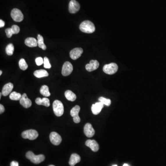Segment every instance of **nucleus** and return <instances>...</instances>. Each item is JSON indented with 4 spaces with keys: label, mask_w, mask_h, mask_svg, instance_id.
I'll return each mask as SVG.
<instances>
[{
    "label": "nucleus",
    "mask_w": 166,
    "mask_h": 166,
    "mask_svg": "<svg viewBox=\"0 0 166 166\" xmlns=\"http://www.w3.org/2000/svg\"><path fill=\"white\" fill-rule=\"evenodd\" d=\"M12 31L13 34H17L19 33L20 28L17 25H13L11 27Z\"/></svg>",
    "instance_id": "30"
},
{
    "label": "nucleus",
    "mask_w": 166,
    "mask_h": 166,
    "mask_svg": "<svg viewBox=\"0 0 166 166\" xmlns=\"http://www.w3.org/2000/svg\"><path fill=\"white\" fill-rule=\"evenodd\" d=\"M118 69V66L115 63L106 64L103 67V71L107 74L112 75L115 74Z\"/></svg>",
    "instance_id": "4"
},
{
    "label": "nucleus",
    "mask_w": 166,
    "mask_h": 166,
    "mask_svg": "<svg viewBox=\"0 0 166 166\" xmlns=\"http://www.w3.org/2000/svg\"><path fill=\"white\" fill-rule=\"evenodd\" d=\"M5 111V108L2 104H0V114H2Z\"/></svg>",
    "instance_id": "33"
},
{
    "label": "nucleus",
    "mask_w": 166,
    "mask_h": 166,
    "mask_svg": "<svg viewBox=\"0 0 166 166\" xmlns=\"http://www.w3.org/2000/svg\"><path fill=\"white\" fill-rule=\"evenodd\" d=\"M2 71L1 70L0 71V75H1L2 74Z\"/></svg>",
    "instance_id": "37"
},
{
    "label": "nucleus",
    "mask_w": 166,
    "mask_h": 166,
    "mask_svg": "<svg viewBox=\"0 0 166 166\" xmlns=\"http://www.w3.org/2000/svg\"><path fill=\"white\" fill-rule=\"evenodd\" d=\"M53 108L56 116L60 117L63 115L64 113V106L60 101L56 100L53 101Z\"/></svg>",
    "instance_id": "3"
},
{
    "label": "nucleus",
    "mask_w": 166,
    "mask_h": 166,
    "mask_svg": "<svg viewBox=\"0 0 166 166\" xmlns=\"http://www.w3.org/2000/svg\"><path fill=\"white\" fill-rule=\"evenodd\" d=\"M38 44L39 48H41L43 50H46L47 49L46 45L44 43V40L43 37L41 35H38Z\"/></svg>",
    "instance_id": "24"
},
{
    "label": "nucleus",
    "mask_w": 166,
    "mask_h": 166,
    "mask_svg": "<svg viewBox=\"0 0 166 166\" xmlns=\"http://www.w3.org/2000/svg\"><path fill=\"white\" fill-rule=\"evenodd\" d=\"M85 145L90 148L94 152H97L99 149V144L95 140H87L85 142Z\"/></svg>",
    "instance_id": "14"
},
{
    "label": "nucleus",
    "mask_w": 166,
    "mask_h": 166,
    "mask_svg": "<svg viewBox=\"0 0 166 166\" xmlns=\"http://www.w3.org/2000/svg\"><path fill=\"white\" fill-rule=\"evenodd\" d=\"M19 103L23 107L26 108H29L32 105L31 100L28 98L26 94V93L23 94L21 99L19 100Z\"/></svg>",
    "instance_id": "12"
},
{
    "label": "nucleus",
    "mask_w": 166,
    "mask_h": 166,
    "mask_svg": "<svg viewBox=\"0 0 166 166\" xmlns=\"http://www.w3.org/2000/svg\"><path fill=\"white\" fill-rule=\"evenodd\" d=\"M83 53V50L81 48H76L71 51L70 56L74 60H76L81 56Z\"/></svg>",
    "instance_id": "11"
},
{
    "label": "nucleus",
    "mask_w": 166,
    "mask_h": 166,
    "mask_svg": "<svg viewBox=\"0 0 166 166\" xmlns=\"http://www.w3.org/2000/svg\"><path fill=\"white\" fill-rule=\"evenodd\" d=\"M22 137L25 139H28L31 140H36L38 137V133L37 131L30 129L25 131L22 133Z\"/></svg>",
    "instance_id": "5"
},
{
    "label": "nucleus",
    "mask_w": 166,
    "mask_h": 166,
    "mask_svg": "<svg viewBox=\"0 0 166 166\" xmlns=\"http://www.w3.org/2000/svg\"><path fill=\"white\" fill-rule=\"evenodd\" d=\"M19 68L22 70H26L28 68V65L27 64L25 60L23 58L19 60Z\"/></svg>",
    "instance_id": "27"
},
{
    "label": "nucleus",
    "mask_w": 166,
    "mask_h": 166,
    "mask_svg": "<svg viewBox=\"0 0 166 166\" xmlns=\"http://www.w3.org/2000/svg\"><path fill=\"white\" fill-rule=\"evenodd\" d=\"M80 160H81V158L79 155L75 153L72 154L69 160V165L71 166H74L77 163H79Z\"/></svg>",
    "instance_id": "18"
},
{
    "label": "nucleus",
    "mask_w": 166,
    "mask_h": 166,
    "mask_svg": "<svg viewBox=\"0 0 166 166\" xmlns=\"http://www.w3.org/2000/svg\"><path fill=\"white\" fill-rule=\"evenodd\" d=\"M35 102L38 105H43L47 107L50 106V101L49 99L46 97H44L43 98L38 97L36 99Z\"/></svg>",
    "instance_id": "20"
},
{
    "label": "nucleus",
    "mask_w": 166,
    "mask_h": 166,
    "mask_svg": "<svg viewBox=\"0 0 166 166\" xmlns=\"http://www.w3.org/2000/svg\"><path fill=\"white\" fill-rule=\"evenodd\" d=\"M123 166H130L129 165H128V164H126V163H125L123 165Z\"/></svg>",
    "instance_id": "36"
},
{
    "label": "nucleus",
    "mask_w": 166,
    "mask_h": 166,
    "mask_svg": "<svg viewBox=\"0 0 166 166\" xmlns=\"http://www.w3.org/2000/svg\"><path fill=\"white\" fill-rule=\"evenodd\" d=\"M79 29L81 31L86 33H92L95 31V26L91 21L85 20L83 21L79 26Z\"/></svg>",
    "instance_id": "1"
},
{
    "label": "nucleus",
    "mask_w": 166,
    "mask_h": 166,
    "mask_svg": "<svg viewBox=\"0 0 166 166\" xmlns=\"http://www.w3.org/2000/svg\"><path fill=\"white\" fill-rule=\"evenodd\" d=\"M36 61V63L37 65L39 66L42 65V64L44 63V60L42 57H39L36 58L35 60Z\"/></svg>",
    "instance_id": "31"
},
{
    "label": "nucleus",
    "mask_w": 166,
    "mask_h": 166,
    "mask_svg": "<svg viewBox=\"0 0 166 166\" xmlns=\"http://www.w3.org/2000/svg\"><path fill=\"white\" fill-rule=\"evenodd\" d=\"M26 157L34 164H39L44 161L45 156L43 155H35L33 152L28 151L26 154Z\"/></svg>",
    "instance_id": "2"
},
{
    "label": "nucleus",
    "mask_w": 166,
    "mask_h": 166,
    "mask_svg": "<svg viewBox=\"0 0 166 166\" xmlns=\"http://www.w3.org/2000/svg\"><path fill=\"white\" fill-rule=\"evenodd\" d=\"M40 93L41 94L42 96L48 97L50 96V93L49 91V88L47 85H44L42 86L40 89Z\"/></svg>",
    "instance_id": "23"
},
{
    "label": "nucleus",
    "mask_w": 166,
    "mask_h": 166,
    "mask_svg": "<svg viewBox=\"0 0 166 166\" xmlns=\"http://www.w3.org/2000/svg\"><path fill=\"white\" fill-rule=\"evenodd\" d=\"M65 96L66 98L70 101H74L77 98L76 95L71 90H67L65 92Z\"/></svg>",
    "instance_id": "22"
},
{
    "label": "nucleus",
    "mask_w": 166,
    "mask_h": 166,
    "mask_svg": "<svg viewBox=\"0 0 166 166\" xmlns=\"http://www.w3.org/2000/svg\"><path fill=\"white\" fill-rule=\"evenodd\" d=\"M22 97V95L19 93L15 92H13L10 93L9 95V98L12 100L18 101L20 100Z\"/></svg>",
    "instance_id": "25"
},
{
    "label": "nucleus",
    "mask_w": 166,
    "mask_h": 166,
    "mask_svg": "<svg viewBox=\"0 0 166 166\" xmlns=\"http://www.w3.org/2000/svg\"><path fill=\"white\" fill-rule=\"evenodd\" d=\"M49 138L52 144L55 145H59L62 141L61 136L56 132H52L49 135Z\"/></svg>",
    "instance_id": "9"
},
{
    "label": "nucleus",
    "mask_w": 166,
    "mask_h": 166,
    "mask_svg": "<svg viewBox=\"0 0 166 166\" xmlns=\"http://www.w3.org/2000/svg\"><path fill=\"white\" fill-rule=\"evenodd\" d=\"M99 101L100 102L102 103L103 105H106L107 106H109L111 105V101L109 99L104 98L103 97H100L99 98Z\"/></svg>",
    "instance_id": "28"
},
{
    "label": "nucleus",
    "mask_w": 166,
    "mask_h": 166,
    "mask_svg": "<svg viewBox=\"0 0 166 166\" xmlns=\"http://www.w3.org/2000/svg\"><path fill=\"white\" fill-rule=\"evenodd\" d=\"M99 63L97 60H90L89 64L85 66L86 70L88 72H92L96 70L99 67Z\"/></svg>",
    "instance_id": "15"
},
{
    "label": "nucleus",
    "mask_w": 166,
    "mask_h": 166,
    "mask_svg": "<svg viewBox=\"0 0 166 166\" xmlns=\"http://www.w3.org/2000/svg\"><path fill=\"white\" fill-rule=\"evenodd\" d=\"M5 33H6V35L8 38H11L13 33L12 31L11 28H7L5 30Z\"/></svg>",
    "instance_id": "32"
},
{
    "label": "nucleus",
    "mask_w": 166,
    "mask_h": 166,
    "mask_svg": "<svg viewBox=\"0 0 166 166\" xmlns=\"http://www.w3.org/2000/svg\"><path fill=\"white\" fill-rule=\"evenodd\" d=\"M49 166H54V165H49Z\"/></svg>",
    "instance_id": "38"
},
{
    "label": "nucleus",
    "mask_w": 166,
    "mask_h": 166,
    "mask_svg": "<svg viewBox=\"0 0 166 166\" xmlns=\"http://www.w3.org/2000/svg\"><path fill=\"white\" fill-rule=\"evenodd\" d=\"M14 46L12 44H9L7 45L6 48V52L8 56H12L13 55L14 51Z\"/></svg>",
    "instance_id": "26"
},
{
    "label": "nucleus",
    "mask_w": 166,
    "mask_h": 166,
    "mask_svg": "<svg viewBox=\"0 0 166 166\" xmlns=\"http://www.w3.org/2000/svg\"><path fill=\"white\" fill-rule=\"evenodd\" d=\"M80 107L76 105L71 109L70 115L73 117V120L75 123H78L80 122V118L78 116V113L80 111Z\"/></svg>",
    "instance_id": "8"
},
{
    "label": "nucleus",
    "mask_w": 166,
    "mask_h": 166,
    "mask_svg": "<svg viewBox=\"0 0 166 166\" xmlns=\"http://www.w3.org/2000/svg\"><path fill=\"white\" fill-rule=\"evenodd\" d=\"M73 66L69 61H66L63 65L61 73L63 76H67L72 73Z\"/></svg>",
    "instance_id": "7"
},
{
    "label": "nucleus",
    "mask_w": 166,
    "mask_h": 166,
    "mask_svg": "<svg viewBox=\"0 0 166 166\" xmlns=\"http://www.w3.org/2000/svg\"><path fill=\"white\" fill-rule=\"evenodd\" d=\"M25 44L31 48L37 47L38 45V40L34 38H28L25 40Z\"/></svg>",
    "instance_id": "19"
},
{
    "label": "nucleus",
    "mask_w": 166,
    "mask_h": 166,
    "mask_svg": "<svg viewBox=\"0 0 166 166\" xmlns=\"http://www.w3.org/2000/svg\"><path fill=\"white\" fill-rule=\"evenodd\" d=\"M84 133L86 137L92 138L95 133V130L90 123L85 124L84 128Z\"/></svg>",
    "instance_id": "13"
},
{
    "label": "nucleus",
    "mask_w": 166,
    "mask_h": 166,
    "mask_svg": "<svg viewBox=\"0 0 166 166\" xmlns=\"http://www.w3.org/2000/svg\"><path fill=\"white\" fill-rule=\"evenodd\" d=\"M104 105L101 102L96 103L92 105V111L94 115H97L99 114L101 109L103 108Z\"/></svg>",
    "instance_id": "16"
},
{
    "label": "nucleus",
    "mask_w": 166,
    "mask_h": 166,
    "mask_svg": "<svg viewBox=\"0 0 166 166\" xmlns=\"http://www.w3.org/2000/svg\"><path fill=\"white\" fill-rule=\"evenodd\" d=\"M44 67L47 69H49L51 67V65L49 63V60L47 57H45L44 59Z\"/></svg>",
    "instance_id": "29"
},
{
    "label": "nucleus",
    "mask_w": 166,
    "mask_h": 166,
    "mask_svg": "<svg viewBox=\"0 0 166 166\" xmlns=\"http://www.w3.org/2000/svg\"><path fill=\"white\" fill-rule=\"evenodd\" d=\"M4 26V21L3 20H2V19H1V20H0V27L2 28V27H3Z\"/></svg>",
    "instance_id": "35"
},
{
    "label": "nucleus",
    "mask_w": 166,
    "mask_h": 166,
    "mask_svg": "<svg viewBox=\"0 0 166 166\" xmlns=\"http://www.w3.org/2000/svg\"><path fill=\"white\" fill-rule=\"evenodd\" d=\"M34 75L38 78H41L42 77H48L49 74L47 71L44 69H40L35 71L34 73Z\"/></svg>",
    "instance_id": "21"
},
{
    "label": "nucleus",
    "mask_w": 166,
    "mask_h": 166,
    "mask_svg": "<svg viewBox=\"0 0 166 166\" xmlns=\"http://www.w3.org/2000/svg\"><path fill=\"white\" fill-rule=\"evenodd\" d=\"M80 5L76 0H71L69 4V11L71 13L78 12L80 9Z\"/></svg>",
    "instance_id": "10"
},
{
    "label": "nucleus",
    "mask_w": 166,
    "mask_h": 166,
    "mask_svg": "<svg viewBox=\"0 0 166 166\" xmlns=\"http://www.w3.org/2000/svg\"><path fill=\"white\" fill-rule=\"evenodd\" d=\"M13 88V85L11 83H8L4 85L2 90V94L3 96H7L11 92Z\"/></svg>",
    "instance_id": "17"
},
{
    "label": "nucleus",
    "mask_w": 166,
    "mask_h": 166,
    "mask_svg": "<svg viewBox=\"0 0 166 166\" xmlns=\"http://www.w3.org/2000/svg\"><path fill=\"white\" fill-rule=\"evenodd\" d=\"M11 16L14 21L19 22L24 19V16L22 13L19 9L15 8L12 10Z\"/></svg>",
    "instance_id": "6"
},
{
    "label": "nucleus",
    "mask_w": 166,
    "mask_h": 166,
    "mask_svg": "<svg viewBox=\"0 0 166 166\" xmlns=\"http://www.w3.org/2000/svg\"><path fill=\"white\" fill-rule=\"evenodd\" d=\"M113 166H117V165H113Z\"/></svg>",
    "instance_id": "39"
},
{
    "label": "nucleus",
    "mask_w": 166,
    "mask_h": 166,
    "mask_svg": "<svg viewBox=\"0 0 166 166\" xmlns=\"http://www.w3.org/2000/svg\"><path fill=\"white\" fill-rule=\"evenodd\" d=\"M19 163L16 161H13L11 163L10 166H19Z\"/></svg>",
    "instance_id": "34"
}]
</instances>
